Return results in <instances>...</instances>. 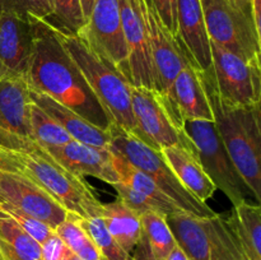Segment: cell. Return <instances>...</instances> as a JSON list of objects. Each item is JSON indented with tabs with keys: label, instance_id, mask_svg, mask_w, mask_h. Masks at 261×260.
<instances>
[{
	"label": "cell",
	"instance_id": "6da1fadb",
	"mask_svg": "<svg viewBox=\"0 0 261 260\" xmlns=\"http://www.w3.org/2000/svg\"><path fill=\"white\" fill-rule=\"evenodd\" d=\"M33 46L24 79L31 91L50 96L102 130L111 126L76 64L61 43L59 31L48 19L30 18Z\"/></svg>",
	"mask_w": 261,
	"mask_h": 260
},
{
	"label": "cell",
	"instance_id": "7a4b0ae2",
	"mask_svg": "<svg viewBox=\"0 0 261 260\" xmlns=\"http://www.w3.org/2000/svg\"><path fill=\"white\" fill-rule=\"evenodd\" d=\"M203 75V73H201ZM217 132L242 180L256 201H261L260 103L232 105L222 101L203 75Z\"/></svg>",
	"mask_w": 261,
	"mask_h": 260
},
{
	"label": "cell",
	"instance_id": "3957f363",
	"mask_svg": "<svg viewBox=\"0 0 261 260\" xmlns=\"http://www.w3.org/2000/svg\"><path fill=\"white\" fill-rule=\"evenodd\" d=\"M12 173L32 180L68 213L79 218L101 217L103 204L94 195L93 189L82 176L66 170L35 140H30L22 149H13Z\"/></svg>",
	"mask_w": 261,
	"mask_h": 260
},
{
	"label": "cell",
	"instance_id": "277c9868",
	"mask_svg": "<svg viewBox=\"0 0 261 260\" xmlns=\"http://www.w3.org/2000/svg\"><path fill=\"white\" fill-rule=\"evenodd\" d=\"M58 28V27H56ZM61 43L83 74L112 125L137 132L132 110V84L78 35L59 30Z\"/></svg>",
	"mask_w": 261,
	"mask_h": 260
},
{
	"label": "cell",
	"instance_id": "5b68a950",
	"mask_svg": "<svg viewBox=\"0 0 261 260\" xmlns=\"http://www.w3.org/2000/svg\"><path fill=\"white\" fill-rule=\"evenodd\" d=\"M110 134L111 139L109 149L120 154L134 167L149 176L158 188L170 196L182 211L201 218H212L217 216L208 204L196 199L180 183L161 150L150 147L135 133L121 129L116 125L110 126Z\"/></svg>",
	"mask_w": 261,
	"mask_h": 260
},
{
	"label": "cell",
	"instance_id": "8992f818",
	"mask_svg": "<svg viewBox=\"0 0 261 260\" xmlns=\"http://www.w3.org/2000/svg\"><path fill=\"white\" fill-rule=\"evenodd\" d=\"M206 32L213 42L244 60L260 59L261 27L251 0H200Z\"/></svg>",
	"mask_w": 261,
	"mask_h": 260
},
{
	"label": "cell",
	"instance_id": "52a82bcc",
	"mask_svg": "<svg viewBox=\"0 0 261 260\" xmlns=\"http://www.w3.org/2000/svg\"><path fill=\"white\" fill-rule=\"evenodd\" d=\"M132 110L137 125L135 134L150 147L161 150L180 145L196 152L168 99L157 89L132 86Z\"/></svg>",
	"mask_w": 261,
	"mask_h": 260
},
{
	"label": "cell",
	"instance_id": "ba28073f",
	"mask_svg": "<svg viewBox=\"0 0 261 260\" xmlns=\"http://www.w3.org/2000/svg\"><path fill=\"white\" fill-rule=\"evenodd\" d=\"M212 64L201 71L222 101L256 105L261 98L260 59L247 61L211 41Z\"/></svg>",
	"mask_w": 261,
	"mask_h": 260
},
{
	"label": "cell",
	"instance_id": "9c48e42d",
	"mask_svg": "<svg viewBox=\"0 0 261 260\" xmlns=\"http://www.w3.org/2000/svg\"><path fill=\"white\" fill-rule=\"evenodd\" d=\"M184 130L193 142L206 175L233 205L246 200L247 195H252L241 175L237 172L214 121H185Z\"/></svg>",
	"mask_w": 261,
	"mask_h": 260
},
{
	"label": "cell",
	"instance_id": "30bf717a",
	"mask_svg": "<svg viewBox=\"0 0 261 260\" xmlns=\"http://www.w3.org/2000/svg\"><path fill=\"white\" fill-rule=\"evenodd\" d=\"M76 35L129 81V50L122 32L119 0H93L91 14Z\"/></svg>",
	"mask_w": 261,
	"mask_h": 260
},
{
	"label": "cell",
	"instance_id": "8fae6325",
	"mask_svg": "<svg viewBox=\"0 0 261 260\" xmlns=\"http://www.w3.org/2000/svg\"><path fill=\"white\" fill-rule=\"evenodd\" d=\"M139 2L152 58L154 89L168 99L171 86L185 63V54L177 38L163 24L152 0Z\"/></svg>",
	"mask_w": 261,
	"mask_h": 260
},
{
	"label": "cell",
	"instance_id": "7c38bea8",
	"mask_svg": "<svg viewBox=\"0 0 261 260\" xmlns=\"http://www.w3.org/2000/svg\"><path fill=\"white\" fill-rule=\"evenodd\" d=\"M5 201L40 219L55 231L68 212L32 180L18 173L0 172V203Z\"/></svg>",
	"mask_w": 261,
	"mask_h": 260
},
{
	"label": "cell",
	"instance_id": "4fadbf2b",
	"mask_svg": "<svg viewBox=\"0 0 261 260\" xmlns=\"http://www.w3.org/2000/svg\"><path fill=\"white\" fill-rule=\"evenodd\" d=\"M122 32L129 50V82L154 89V73L139 0H119Z\"/></svg>",
	"mask_w": 261,
	"mask_h": 260
},
{
	"label": "cell",
	"instance_id": "5bb4252c",
	"mask_svg": "<svg viewBox=\"0 0 261 260\" xmlns=\"http://www.w3.org/2000/svg\"><path fill=\"white\" fill-rule=\"evenodd\" d=\"M32 46L30 18L0 10V79L24 78Z\"/></svg>",
	"mask_w": 261,
	"mask_h": 260
},
{
	"label": "cell",
	"instance_id": "9a60e30c",
	"mask_svg": "<svg viewBox=\"0 0 261 260\" xmlns=\"http://www.w3.org/2000/svg\"><path fill=\"white\" fill-rule=\"evenodd\" d=\"M184 54H185V63L171 86L168 102L182 124L185 121H195V120L214 121L213 111L206 96L201 70L194 65L185 50Z\"/></svg>",
	"mask_w": 261,
	"mask_h": 260
},
{
	"label": "cell",
	"instance_id": "2e32d148",
	"mask_svg": "<svg viewBox=\"0 0 261 260\" xmlns=\"http://www.w3.org/2000/svg\"><path fill=\"white\" fill-rule=\"evenodd\" d=\"M45 149L60 165L75 175L82 177L92 176L110 185L119 181L109 148L93 147L71 139L65 144L48 147Z\"/></svg>",
	"mask_w": 261,
	"mask_h": 260
},
{
	"label": "cell",
	"instance_id": "e0dca14e",
	"mask_svg": "<svg viewBox=\"0 0 261 260\" xmlns=\"http://www.w3.org/2000/svg\"><path fill=\"white\" fill-rule=\"evenodd\" d=\"M177 38L194 65L201 71L211 66V38L200 0H177Z\"/></svg>",
	"mask_w": 261,
	"mask_h": 260
},
{
	"label": "cell",
	"instance_id": "ac0fdd59",
	"mask_svg": "<svg viewBox=\"0 0 261 260\" xmlns=\"http://www.w3.org/2000/svg\"><path fill=\"white\" fill-rule=\"evenodd\" d=\"M30 91L24 78L0 79V129L22 140H33Z\"/></svg>",
	"mask_w": 261,
	"mask_h": 260
},
{
	"label": "cell",
	"instance_id": "d6986e66",
	"mask_svg": "<svg viewBox=\"0 0 261 260\" xmlns=\"http://www.w3.org/2000/svg\"><path fill=\"white\" fill-rule=\"evenodd\" d=\"M30 97L31 101L42 109L51 119L55 120L70 135L71 139L93 147L109 148L111 139L110 129L102 130L94 126L75 111L55 101L47 94L30 91Z\"/></svg>",
	"mask_w": 261,
	"mask_h": 260
},
{
	"label": "cell",
	"instance_id": "ffe728a7",
	"mask_svg": "<svg viewBox=\"0 0 261 260\" xmlns=\"http://www.w3.org/2000/svg\"><path fill=\"white\" fill-rule=\"evenodd\" d=\"M165 160L172 168L180 183L203 203L214 195L217 186L204 171L198 153L190 152L180 145H172L161 149Z\"/></svg>",
	"mask_w": 261,
	"mask_h": 260
},
{
	"label": "cell",
	"instance_id": "44dd1931",
	"mask_svg": "<svg viewBox=\"0 0 261 260\" xmlns=\"http://www.w3.org/2000/svg\"><path fill=\"white\" fill-rule=\"evenodd\" d=\"M167 223L176 245L189 260H211V239L206 218L188 212H177L167 216Z\"/></svg>",
	"mask_w": 261,
	"mask_h": 260
},
{
	"label": "cell",
	"instance_id": "7402d4cb",
	"mask_svg": "<svg viewBox=\"0 0 261 260\" xmlns=\"http://www.w3.org/2000/svg\"><path fill=\"white\" fill-rule=\"evenodd\" d=\"M249 260H261V208L247 200L233 205L229 218L226 219Z\"/></svg>",
	"mask_w": 261,
	"mask_h": 260
},
{
	"label": "cell",
	"instance_id": "603a6c76",
	"mask_svg": "<svg viewBox=\"0 0 261 260\" xmlns=\"http://www.w3.org/2000/svg\"><path fill=\"white\" fill-rule=\"evenodd\" d=\"M101 218L115 241L130 255L143 235L139 214L117 199L102 205Z\"/></svg>",
	"mask_w": 261,
	"mask_h": 260
},
{
	"label": "cell",
	"instance_id": "cb8c5ba5",
	"mask_svg": "<svg viewBox=\"0 0 261 260\" xmlns=\"http://www.w3.org/2000/svg\"><path fill=\"white\" fill-rule=\"evenodd\" d=\"M111 154L112 165H114L115 171H116L119 181L126 184V185H129L134 190L139 191V193L144 194L145 196L154 200L161 206L163 214H166V216L177 213V212H185L170 196L166 195L149 176L145 175L143 171L138 170L137 167H134L132 163L127 162L125 158H122L117 153L111 152Z\"/></svg>",
	"mask_w": 261,
	"mask_h": 260
},
{
	"label": "cell",
	"instance_id": "d4e9b609",
	"mask_svg": "<svg viewBox=\"0 0 261 260\" xmlns=\"http://www.w3.org/2000/svg\"><path fill=\"white\" fill-rule=\"evenodd\" d=\"M2 260H41V245L0 211Z\"/></svg>",
	"mask_w": 261,
	"mask_h": 260
},
{
	"label": "cell",
	"instance_id": "484cf974",
	"mask_svg": "<svg viewBox=\"0 0 261 260\" xmlns=\"http://www.w3.org/2000/svg\"><path fill=\"white\" fill-rule=\"evenodd\" d=\"M140 222L152 254L157 260H166L176 246L175 237L167 223V216L148 211L140 214Z\"/></svg>",
	"mask_w": 261,
	"mask_h": 260
},
{
	"label": "cell",
	"instance_id": "4316f807",
	"mask_svg": "<svg viewBox=\"0 0 261 260\" xmlns=\"http://www.w3.org/2000/svg\"><path fill=\"white\" fill-rule=\"evenodd\" d=\"M56 235L63 240L70 251L83 260H106L93 240L79 223V217L68 213L66 218L55 228Z\"/></svg>",
	"mask_w": 261,
	"mask_h": 260
},
{
	"label": "cell",
	"instance_id": "83f0119b",
	"mask_svg": "<svg viewBox=\"0 0 261 260\" xmlns=\"http://www.w3.org/2000/svg\"><path fill=\"white\" fill-rule=\"evenodd\" d=\"M30 124L32 139L43 148L65 144L71 140L70 135L33 102L31 105Z\"/></svg>",
	"mask_w": 261,
	"mask_h": 260
},
{
	"label": "cell",
	"instance_id": "f1b7e54d",
	"mask_svg": "<svg viewBox=\"0 0 261 260\" xmlns=\"http://www.w3.org/2000/svg\"><path fill=\"white\" fill-rule=\"evenodd\" d=\"M79 223L84 231L91 236L96 246L103 255L106 260H127L129 254L121 249L119 244L110 235L109 229L105 226V222L101 217H92V218H79Z\"/></svg>",
	"mask_w": 261,
	"mask_h": 260
},
{
	"label": "cell",
	"instance_id": "f546056e",
	"mask_svg": "<svg viewBox=\"0 0 261 260\" xmlns=\"http://www.w3.org/2000/svg\"><path fill=\"white\" fill-rule=\"evenodd\" d=\"M51 15L47 18L64 32L76 35L86 24L79 0H48Z\"/></svg>",
	"mask_w": 261,
	"mask_h": 260
},
{
	"label": "cell",
	"instance_id": "4dcf8cb0",
	"mask_svg": "<svg viewBox=\"0 0 261 260\" xmlns=\"http://www.w3.org/2000/svg\"><path fill=\"white\" fill-rule=\"evenodd\" d=\"M0 211L4 212L5 214L10 217L25 233L30 235L33 240L38 242V244H42L45 242L51 235L54 233V229L51 227H48L47 224L41 222L40 219L35 218V217L30 216V214L24 213V212L19 211L15 206L10 205L9 203H5L2 201L0 203Z\"/></svg>",
	"mask_w": 261,
	"mask_h": 260
},
{
	"label": "cell",
	"instance_id": "1f68e13d",
	"mask_svg": "<svg viewBox=\"0 0 261 260\" xmlns=\"http://www.w3.org/2000/svg\"><path fill=\"white\" fill-rule=\"evenodd\" d=\"M0 10L24 18L47 19L51 15L48 0H0Z\"/></svg>",
	"mask_w": 261,
	"mask_h": 260
},
{
	"label": "cell",
	"instance_id": "d6a6232c",
	"mask_svg": "<svg viewBox=\"0 0 261 260\" xmlns=\"http://www.w3.org/2000/svg\"><path fill=\"white\" fill-rule=\"evenodd\" d=\"M111 186L117 191V195H119L120 200H121L122 203L126 204L129 208H132L133 211L137 212L139 216L148 211L158 212V213L163 214L161 206L158 205L154 200H152L150 198L145 196L144 194L134 190V189L130 188V186L126 185V184L121 183V181H117V183L112 184Z\"/></svg>",
	"mask_w": 261,
	"mask_h": 260
},
{
	"label": "cell",
	"instance_id": "836d02e7",
	"mask_svg": "<svg viewBox=\"0 0 261 260\" xmlns=\"http://www.w3.org/2000/svg\"><path fill=\"white\" fill-rule=\"evenodd\" d=\"M162 19L173 37H177V0H152Z\"/></svg>",
	"mask_w": 261,
	"mask_h": 260
},
{
	"label": "cell",
	"instance_id": "e575fe53",
	"mask_svg": "<svg viewBox=\"0 0 261 260\" xmlns=\"http://www.w3.org/2000/svg\"><path fill=\"white\" fill-rule=\"evenodd\" d=\"M69 251L70 250L68 246L54 231V233L41 244V260H65Z\"/></svg>",
	"mask_w": 261,
	"mask_h": 260
},
{
	"label": "cell",
	"instance_id": "d590c367",
	"mask_svg": "<svg viewBox=\"0 0 261 260\" xmlns=\"http://www.w3.org/2000/svg\"><path fill=\"white\" fill-rule=\"evenodd\" d=\"M127 260H157L154 257V255L152 254V250H150L149 244H148L144 235H142L137 246L130 252L129 259Z\"/></svg>",
	"mask_w": 261,
	"mask_h": 260
},
{
	"label": "cell",
	"instance_id": "8d00e7d4",
	"mask_svg": "<svg viewBox=\"0 0 261 260\" xmlns=\"http://www.w3.org/2000/svg\"><path fill=\"white\" fill-rule=\"evenodd\" d=\"M30 140H22L9 133L0 129V148H10V149H22L27 145Z\"/></svg>",
	"mask_w": 261,
	"mask_h": 260
},
{
	"label": "cell",
	"instance_id": "74e56055",
	"mask_svg": "<svg viewBox=\"0 0 261 260\" xmlns=\"http://www.w3.org/2000/svg\"><path fill=\"white\" fill-rule=\"evenodd\" d=\"M166 260H189V257L184 254L182 250L176 245L175 249L168 254V256L166 257Z\"/></svg>",
	"mask_w": 261,
	"mask_h": 260
},
{
	"label": "cell",
	"instance_id": "f35d334b",
	"mask_svg": "<svg viewBox=\"0 0 261 260\" xmlns=\"http://www.w3.org/2000/svg\"><path fill=\"white\" fill-rule=\"evenodd\" d=\"M79 2H81V7H82V12H83L84 20L87 22L89 14H91V9H92V5H93V0H79Z\"/></svg>",
	"mask_w": 261,
	"mask_h": 260
},
{
	"label": "cell",
	"instance_id": "ab89813d",
	"mask_svg": "<svg viewBox=\"0 0 261 260\" xmlns=\"http://www.w3.org/2000/svg\"><path fill=\"white\" fill-rule=\"evenodd\" d=\"M65 260H83V259H82V257H79L78 255L74 254L73 251H69V254L66 255Z\"/></svg>",
	"mask_w": 261,
	"mask_h": 260
},
{
	"label": "cell",
	"instance_id": "60d3db41",
	"mask_svg": "<svg viewBox=\"0 0 261 260\" xmlns=\"http://www.w3.org/2000/svg\"><path fill=\"white\" fill-rule=\"evenodd\" d=\"M0 260H2V257H0Z\"/></svg>",
	"mask_w": 261,
	"mask_h": 260
}]
</instances>
